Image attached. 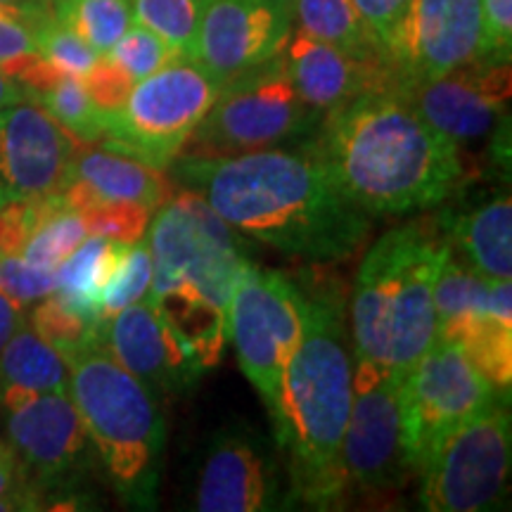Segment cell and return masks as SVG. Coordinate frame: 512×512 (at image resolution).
Returning <instances> with one entry per match:
<instances>
[{"mask_svg":"<svg viewBox=\"0 0 512 512\" xmlns=\"http://www.w3.org/2000/svg\"><path fill=\"white\" fill-rule=\"evenodd\" d=\"M171 178L202 197L238 235L292 259L335 264L368 240L370 214L337 188L309 150L176 157Z\"/></svg>","mask_w":512,"mask_h":512,"instance_id":"1","label":"cell"},{"mask_svg":"<svg viewBox=\"0 0 512 512\" xmlns=\"http://www.w3.org/2000/svg\"><path fill=\"white\" fill-rule=\"evenodd\" d=\"M309 152L370 216L437 207L465 176L460 147L427 124L396 86L325 112Z\"/></svg>","mask_w":512,"mask_h":512,"instance_id":"2","label":"cell"},{"mask_svg":"<svg viewBox=\"0 0 512 512\" xmlns=\"http://www.w3.org/2000/svg\"><path fill=\"white\" fill-rule=\"evenodd\" d=\"M351 377L354 356L342 294L306 292L302 339L285 366L271 420L290 458L294 494L318 508H330L347 494L339 456L351 408Z\"/></svg>","mask_w":512,"mask_h":512,"instance_id":"3","label":"cell"},{"mask_svg":"<svg viewBox=\"0 0 512 512\" xmlns=\"http://www.w3.org/2000/svg\"><path fill=\"white\" fill-rule=\"evenodd\" d=\"M145 245L152 259L145 302L209 373L226 349L230 292L247 261L238 233L197 192L181 188L152 214Z\"/></svg>","mask_w":512,"mask_h":512,"instance_id":"4","label":"cell"},{"mask_svg":"<svg viewBox=\"0 0 512 512\" xmlns=\"http://www.w3.org/2000/svg\"><path fill=\"white\" fill-rule=\"evenodd\" d=\"M451 252L439 221H413L377 238L351 294L354 356L408 373L437 339L434 283Z\"/></svg>","mask_w":512,"mask_h":512,"instance_id":"5","label":"cell"},{"mask_svg":"<svg viewBox=\"0 0 512 512\" xmlns=\"http://www.w3.org/2000/svg\"><path fill=\"white\" fill-rule=\"evenodd\" d=\"M64 361L69 399L119 498L133 508L152 510L164 458L162 406L102 342L76 349Z\"/></svg>","mask_w":512,"mask_h":512,"instance_id":"6","label":"cell"},{"mask_svg":"<svg viewBox=\"0 0 512 512\" xmlns=\"http://www.w3.org/2000/svg\"><path fill=\"white\" fill-rule=\"evenodd\" d=\"M320 117L302 100L280 53L223 83L181 155L228 157L278 147L302 138Z\"/></svg>","mask_w":512,"mask_h":512,"instance_id":"7","label":"cell"},{"mask_svg":"<svg viewBox=\"0 0 512 512\" xmlns=\"http://www.w3.org/2000/svg\"><path fill=\"white\" fill-rule=\"evenodd\" d=\"M221 86L200 62L178 57L133 83L124 105L107 114L98 143L155 169H169L219 98Z\"/></svg>","mask_w":512,"mask_h":512,"instance_id":"8","label":"cell"},{"mask_svg":"<svg viewBox=\"0 0 512 512\" xmlns=\"http://www.w3.org/2000/svg\"><path fill=\"white\" fill-rule=\"evenodd\" d=\"M512 430L508 401L448 427L415 465L420 503L432 512L498 510L508 491Z\"/></svg>","mask_w":512,"mask_h":512,"instance_id":"9","label":"cell"},{"mask_svg":"<svg viewBox=\"0 0 512 512\" xmlns=\"http://www.w3.org/2000/svg\"><path fill=\"white\" fill-rule=\"evenodd\" d=\"M306 292L285 273L247 259L228 304V339L242 373L275 413L287 361L304 330Z\"/></svg>","mask_w":512,"mask_h":512,"instance_id":"10","label":"cell"},{"mask_svg":"<svg viewBox=\"0 0 512 512\" xmlns=\"http://www.w3.org/2000/svg\"><path fill=\"white\" fill-rule=\"evenodd\" d=\"M0 434L36 503L91 467L95 448L67 392L3 389Z\"/></svg>","mask_w":512,"mask_h":512,"instance_id":"11","label":"cell"},{"mask_svg":"<svg viewBox=\"0 0 512 512\" xmlns=\"http://www.w3.org/2000/svg\"><path fill=\"white\" fill-rule=\"evenodd\" d=\"M399 373L354 356L351 408L344 427V486L361 494H387L403 486L413 467L403 448Z\"/></svg>","mask_w":512,"mask_h":512,"instance_id":"12","label":"cell"},{"mask_svg":"<svg viewBox=\"0 0 512 512\" xmlns=\"http://www.w3.org/2000/svg\"><path fill=\"white\" fill-rule=\"evenodd\" d=\"M406 458L415 465L432 439L508 396L479 373L456 339H434L399 384Z\"/></svg>","mask_w":512,"mask_h":512,"instance_id":"13","label":"cell"},{"mask_svg":"<svg viewBox=\"0 0 512 512\" xmlns=\"http://www.w3.org/2000/svg\"><path fill=\"white\" fill-rule=\"evenodd\" d=\"M477 60H484L479 0H411L384 48L401 91Z\"/></svg>","mask_w":512,"mask_h":512,"instance_id":"14","label":"cell"},{"mask_svg":"<svg viewBox=\"0 0 512 512\" xmlns=\"http://www.w3.org/2000/svg\"><path fill=\"white\" fill-rule=\"evenodd\" d=\"M81 143L38 102L22 98L0 110V204L60 195L72 181Z\"/></svg>","mask_w":512,"mask_h":512,"instance_id":"15","label":"cell"},{"mask_svg":"<svg viewBox=\"0 0 512 512\" xmlns=\"http://www.w3.org/2000/svg\"><path fill=\"white\" fill-rule=\"evenodd\" d=\"M510 86V62L477 60L434 81L406 88L403 95L427 124L460 147L489 138L501 128Z\"/></svg>","mask_w":512,"mask_h":512,"instance_id":"16","label":"cell"},{"mask_svg":"<svg viewBox=\"0 0 512 512\" xmlns=\"http://www.w3.org/2000/svg\"><path fill=\"white\" fill-rule=\"evenodd\" d=\"M102 344L159 406L192 392L207 373L188 342L145 299L107 320Z\"/></svg>","mask_w":512,"mask_h":512,"instance_id":"17","label":"cell"},{"mask_svg":"<svg viewBox=\"0 0 512 512\" xmlns=\"http://www.w3.org/2000/svg\"><path fill=\"white\" fill-rule=\"evenodd\" d=\"M292 29L290 0H214L197 34L195 60L226 83L283 53Z\"/></svg>","mask_w":512,"mask_h":512,"instance_id":"18","label":"cell"},{"mask_svg":"<svg viewBox=\"0 0 512 512\" xmlns=\"http://www.w3.org/2000/svg\"><path fill=\"white\" fill-rule=\"evenodd\" d=\"M283 60L302 100L318 114L368 91L396 86L382 60H361L299 29L287 38Z\"/></svg>","mask_w":512,"mask_h":512,"instance_id":"19","label":"cell"},{"mask_svg":"<svg viewBox=\"0 0 512 512\" xmlns=\"http://www.w3.org/2000/svg\"><path fill=\"white\" fill-rule=\"evenodd\" d=\"M278 501V479L266 453L242 434H221L204 458L195 508L200 512H261Z\"/></svg>","mask_w":512,"mask_h":512,"instance_id":"20","label":"cell"},{"mask_svg":"<svg viewBox=\"0 0 512 512\" xmlns=\"http://www.w3.org/2000/svg\"><path fill=\"white\" fill-rule=\"evenodd\" d=\"M441 233L451 252L486 280L512 278L510 195L477 204L458 216H441Z\"/></svg>","mask_w":512,"mask_h":512,"instance_id":"21","label":"cell"},{"mask_svg":"<svg viewBox=\"0 0 512 512\" xmlns=\"http://www.w3.org/2000/svg\"><path fill=\"white\" fill-rule=\"evenodd\" d=\"M72 181L86 185L95 200L138 202L152 211L176 192L162 169L100 143H81L72 166Z\"/></svg>","mask_w":512,"mask_h":512,"instance_id":"22","label":"cell"},{"mask_svg":"<svg viewBox=\"0 0 512 512\" xmlns=\"http://www.w3.org/2000/svg\"><path fill=\"white\" fill-rule=\"evenodd\" d=\"M456 342L465 349L479 373L498 392L510 396L512 384V285L510 280L491 283L489 311L472 318L458 332Z\"/></svg>","mask_w":512,"mask_h":512,"instance_id":"23","label":"cell"},{"mask_svg":"<svg viewBox=\"0 0 512 512\" xmlns=\"http://www.w3.org/2000/svg\"><path fill=\"white\" fill-rule=\"evenodd\" d=\"M124 242L88 235L60 266L55 268V297L79 316L93 323H107L100 316V297L112 278Z\"/></svg>","mask_w":512,"mask_h":512,"instance_id":"24","label":"cell"},{"mask_svg":"<svg viewBox=\"0 0 512 512\" xmlns=\"http://www.w3.org/2000/svg\"><path fill=\"white\" fill-rule=\"evenodd\" d=\"M67 384L69 366L64 356L31 328L27 318L0 351V392H67Z\"/></svg>","mask_w":512,"mask_h":512,"instance_id":"25","label":"cell"},{"mask_svg":"<svg viewBox=\"0 0 512 512\" xmlns=\"http://www.w3.org/2000/svg\"><path fill=\"white\" fill-rule=\"evenodd\" d=\"M294 29L361 60H382L373 34L351 0H290Z\"/></svg>","mask_w":512,"mask_h":512,"instance_id":"26","label":"cell"},{"mask_svg":"<svg viewBox=\"0 0 512 512\" xmlns=\"http://www.w3.org/2000/svg\"><path fill=\"white\" fill-rule=\"evenodd\" d=\"M491 283L448 252L434 283L437 339H453L472 318L489 311Z\"/></svg>","mask_w":512,"mask_h":512,"instance_id":"27","label":"cell"},{"mask_svg":"<svg viewBox=\"0 0 512 512\" xmlns=\"http://www.w3.org/2000/svg\"><path fill=\"white\" fill-rule=\"evenodd\" d=\"M27 98L38 102L79 143H98L105 136L107 114L95 105L79 76L55 74L46 86L31 91Z\"/></svg>","mask_w":512,"mask_h":512,"instance_id":"28","label":"cell"},{"mask_svg":"<svg viewBox=\"0 0 512 512\" xmlns=\"http://www.w3.org/2000/svg\"><path fill=\"white\" fill-rule=\"evenodd\" d=\"M53 17L100 55L133 24L131 0H53Z\"/></svg>","mask_w":512,"mask_h":512,"instance_id":"29","label":"cell"},{"mask_svg":"<svg viewBox=\"0 0 512 512\" xmlns=\"http://www.w3.org/2000/svg\"><path fill=\"white\" fill-rule=\"evenodd\" d=\"M86 238L88 230L79 211L67 207L62 195H55L46 200V209H43L34 233L29 235L22 256L27 264L55 273V268Z\"/></svg>","mask_w":512,"mask_h":512,"instance_id":"30","label":"cell"},{"mask_svg":"<svg viewBox=\"0 0 512 512\" xmlns=\"http://www.w3.org/2000/svg\"><path fill=\"white\" fill-rule=\"evenodd\" d=\"M214 0H131L133 24L162 36L183 57L195 60L197 34Z\"/></svg>","mask_w":512,"mask_h":512,"instance_id":"31","label":"cell"},{"mask_svg":"<svg viewBox=\"0 0 512 512\" xmlns=\"http://www.w3.org/2000/svg\"><path fill=\"white\" fill-rule=\"evenodd\" d=\"M53 19L41 0L0 3V69L15 79L19 69L38 55L36 34Z\"/></svg>","mask_w":512,"mask_h":512,"instance_id":"32","label":"cell"},{"mask_svg":"<svg viewBox=\"0 0 512 512\" xmlns=\"http://www.w3.org/2000/svg\"><path fill=\"white\" fill-rule=\"evenodd\" d=\"M29 323L62 356L88 347V344L102 342V335H105V323H93V320L79 316L67 304H62L55 294H48L46 299L38 302L29 316Z\"/></svg>","mask_w":512,"mask_h":512,"instance_id":"33","label":"cell"},{"mask_svg":"<svg viewBox=\"0 0 512 512\" xmlns=\"http://www.w3.org/2000/svg\"><path fill=\"white\" fill-rule=\"evenodd\" d=\"M152 285V259L145 240L136 245H124L114 266L112 278L107 280L100 297V316L110 320L126 306L143 302Z\"/></svg>","mask_w":512,"mask_h":512,"instance_id":"34","label":"cell"},{"mask_svg":"<svg viewBox=\"0 0 512 512\" xmlns=\"http://www.w3.org/2000/svg\"><path fill=\"white\" fill-rule=\"evenodd\" d=\"M79 214L86 223L88 235H100V238L124 242V245H136V242L145 240L147 226H150L155 211L138 202L98 200L81 209Z\"/></svg>","mask_w":512,"mask_h":512,"instance_id":"35","label":"cell"},{"mask_svg":"<svg viewBox=\"0 0 512 512\" xmlns=\"http://www.w3.org/2000/svg\"><path fill=\"white\" fill-rule=\"evenodd\" d=\"M105 57H110L114 64H119L133 81H140L145 76L159 72L166 64L183 55L171 48L155 31L140 27V24H131L126 29V34L107 50Z\"/></svg>","mask_w":512,"mask_h":512,"instance_id":"36","label":"cell"},{"mask_svg":"<svg viewBox=\"0 0 512 512\" xmlns=\"http://www.w3.org/2000/svg\"><path fill=\"white\" fill-rule=\"evenodd\" d=\"M36 50L55 69L79 76V79L91 72L93 64L100 60V53H95L72 29L62 27L55 17L36 34Z\"/></svg>","mask_w":512,"mask_h":512,"instance_id":"37","label":"cell"},{"mask_svg":"<svg viewBox=\"0 0 512 512\" xmlns=\"http://www.w3.org/2000/svg\"><path fill=\"white\" fill-rule=\"evenodd\" d=\"M0 292L24 311L55 292V273L24 261L22 254L0 256Z\"/></svg>","mask_w":512,"mask_h":512,"instance_id":"38","label":"cell"},{"mask_svg":"<svg viewBox=\"0 0 512 512\" xmlns=\"http://www.w3.org/2000/svg\"><path fill=\"white\" fill-rule=\"evenodd\" d=\"M81 81L95 105H98L105 114L119 110L128 98V93H131L133 83H136L119 67V64H114L110 57L105 55H100V60L93 64L91 72L83 76Z\"/></svg>","mask_w":512,"mask_h":512,"instance_id":"39","label":"cell"},{"mask_svg":"<svg viewBox=\"0 0 512 512\" xmlns=\"http://www.w3.org/2000/svg\"><path fill=\"white\" fill-rule=\"evenodd\" d=\"M482 5L484 60H505L512 55V0H479Z\"/></svg>","mask_w":512,"mask_h":512,"instance_id":"40","label":"cell"},{"mask_svg":"<svg viewBox=\"0 0 512 512\" xmlns=\"http://www.w3.org/2000/svg\"><path fill=\"white\" fill-rule=\"evenodd\" d=\"M351 3L356 5L358 15L366 22L368 31L373 34L377 48H380L384 57V48H387L389 38H392L396 24H399L411 0H351Z\"/></svg>","mask_w":512,"mask_h":512,"instance_id":"41","label":"cell"},{"mask_svg":"<svg viewBox=\"0 0 512 512\" xmlns=\"http://www.w3.org/2000/svg\"><path fill=\"white\" fill-rule=\"evenodd\" d=\"M36 498L19 477L15 458H12L3 434H0V510H34Z\"/></svg>","mask_w":512,"mask_h":512,"instance_id":"42","label":"cell"},{"mask_svg":"<svg viewBox=\"0 0 512 512\" xmlns=\"http://www.w3.org/2000/svg\"><path fill=\"white\" fill-rule=\"evenodd\" d=\"M24 320H27V311L0 292V351H3L8 339L15 335V330Z\"/></svg>","mask_w":512,"mask_h":512,"instance_id":"43","label":"cell"},{"mask_svg":"<svg viewBox=\"0 0 512 512\" xmlns=\"http://www.w3.org/2000/svg\"><path fill=\"white\" fill-rule=\"evenodd\" d=\"M22 98H27V95H24V88L19 86L12 76H8L3 69H0V110Z\"/></svg>","mask_w":512,"mask_h":512,"instance_id":"44","label":"cell"},{"mask_svg":"<svg viewBox=\"0 0 512 512\" xmlns=\"http://www.w3.org/2000/svg\"><path fill=\"white\" fill-rule=\"evenodd\" d=\"M0 3H24V0H0Z\"/></svg>","mask_w":512,"mask_h":512,"instance_id":"45","label":"cell"}]
</instances>
